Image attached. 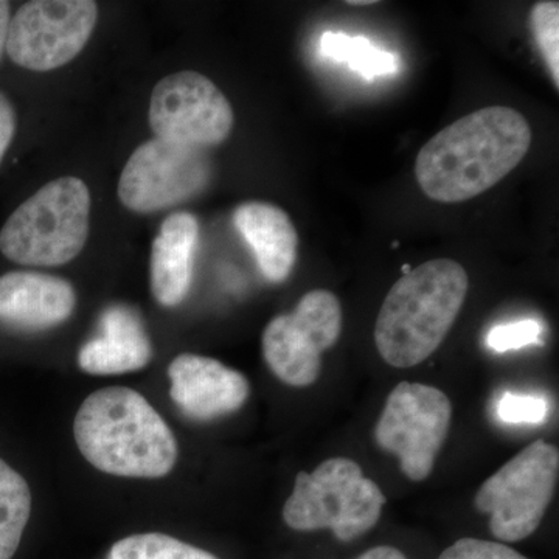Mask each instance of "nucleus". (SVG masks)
<instances>
[{"label":"nucleus","instance_id":"1","mask_svg":"<svg viewBox=\"0 0 559 559\" xmlns=\"http://www.w3.org/2000/svg\"><path fill=\"white\" fill-rule=\"evenodd\" d=\"M527 119L507 106H488L437 132L419 150L415 178L432 201L455 204L479 197L527 156Z\"/></svg>","mask_w":559,"mask_h":559},{"label":"nucleus","instance_id":"2","mask_svg":"<svg viewBox=\"0 0 559 559\" xmlns=\"http://www.w3.org/2000/svg\"><path fill=\"white\" fill-rule=\"evenodd\" d=\"M73 433L84 459L112 476L159 479L178 462V443L167 423L132 389L91 393L76 414Z\"/></svg>","mask_w":559,"mask_h":559},{"label":"nucleus","instance_id":"3","mask_svg":"<svg viewBox=\"0 0 559 559\" xmlns=\"http://www.w3.org/2000/svg\"><path fill=\"white\" fill-rule=\"evenodd\" d=\"M468 274L457 261H426L401 277L382 301L374 344L389 366L411 369L439 349L457 319Z\"/></svg>","mask_w":559,"mask_h":559},{"label":"nucleus","instance_id":"4","mask_svg":"<svg viewBox=\"0 0 559 559\" xmlns=\"http://www.w3.org/2000/svg\"><path fill=\"white\" fill-rule=\"evenodd\" d=\"M91 193L79 178L51 180L0 230V252L22 266H61L79 257L90 237Z\"/></svg>","mask_w":559,"mask_h":559},{"label":"nucleus","instance_id":"5","mask_svg":"<svg viewBox=\"0 0 559 559\" xmlns=\"http://www.w3.org/2000/svg\"><path fill=\"white\" fill-rule=\"evenodd\" d=\"M385 496L358 463L334 457L297 474L283 520L297 532L331 530L342 543L358 539L380 521Z\"/></svg>","mask_w":559,"mask_h":559},{"label":"nucleus","instance_id":"6","mask_svg":"<svg viewBox=\"0 0 559 559\" xmlns=\"http://www.w3.org/2000/svg\"><path fill=\"white\" fill-rule=\"evenodd\" d=\"M559 452L535 441L481 484L476 509L489 514V530L503 543H518L538 530L557 487Z\"/></svg>","mask_w":559,"mask_h":559},{"label":"nucleus","instance_id":"7","mask_svg":"<svg viewBox=\"0 0 559 559\" xmlns=\"http://www.w3.org/2000/svg\"><path fill=\"white\" fill-rule=\"evenodd\" d=\"M452 419V404L441 390L419 382H400L390 392L374 429L378 447L400 460L414 481L428 479L443 448Z\"/></svg>","mask_w":559,"mask_h":559},{"label":"nucleus","instance_id":"8","mask_svg":"<svg viewBox=\"0 0 559 559\" xmlns=\"http://www.w3.org/2000/svg\"><path fill=\"white\" fill-rule=\"evenodd\" d=\"M342 333L341 301L326 289L305 294L296 310L277 316L263 331V356L272 373L290 388L318 381L322 353Z\"/></svg>","mask_w":559,"mask_h":559},{"label":"nucleus","instance_id":"9","mask_svg":"<svg viewBox=\"0 0 559 559\" xmlns=\"http://www.w3.org/2000/svg\"><path fill=\"white\" fill-rule=\"evenodd\" d=\"M97 21L92 0H33L10 20L7 53L33 72L60 69L86 47Z\"/></svg>","mask_w":559,"mask_h":559},{"label":"nucleus","instance_id":"10","mask_svg":"<svg viewBox=\"0 0 559 559\" xmlns=\"http://www.w3.org/2000/svg\"><path fill=\"white\" fill-rule=\"evenodd\" d=\"M150 127L156 139L205 151L229 138L234 109L212 80L182 70L154 87Z\"/></svg>","mask_w":559,"mask_h":559},{"label":"nucleus","instance_id":"11","mask_svg":"<svg viewBox=\"0 0 559 559\" xmlns=\"http://www.w3.org/2000/svg\"><path fill=\"white\" fill-rule=\"evenodd\" d=\"M210 176L212 168L204 150L154 138L131 154L117 193L132 212H160L200 194Z\"/></svg>","mask_w":559,"mask_h":559},{"label":"nucleus","instance_id":"12","mask_svg":"<svg viewBox=\"0 0 559 559\" xmlns=\"http://www.w3.org/2000/svg\"><path fill=\"white\" fill-rule=\"evenodd\" d=\"M168 377L173 401L187 417L201 421L241 409L250 392L245 374L207 356H178Z\"/></svg>","mask_w":559,"mask_h":559},{"label":"nucleus","instance_id":"13","mask_svg":"<svg viewBox=\"0 0 559 559\" xmlns=\"http://www.w3.org/2000/svg\"><path fill=\"white\" fill-rule=\"evenodd\" d=\"M75 289L68 280L32 271L0 277V322L39 331L66 322L75 310Z\"/></svg>","mask_w":559,"mask_h":559},{"label":"nucleus","instance_id":"14","mask_svg":"<svg viewBox=\"0 0 559 559\" xmlns=\"http://www.w3.org/2000/svg\"><path fill=\"white\" fill-rule=\"evenodd\" d=\"M234 224L253 250L261 274L271 283L289 277L297 260L299 235L288 213L270 202L238 205Z\"/></svg>","mask_w":559,"mask_h":559},{"label":"nucleus","instance_id":"15","mask_svg":"<svg viewBox=\"0 0 559 559\" xmlns=\"http://www.w3.org/2000/svg\"><path fill=\"white\" fill-rule=\"evenodd\" d=\"M100 336L81 347V370L91 374H123L148 366L153 347L134 311L110 307L103 312Z\"/></svg>","mask_w":559,"mask_h":559},{"label":"nucleus","instance_id":"16","mask_svg":"<svg viewBox=\"0 0 559 559\" xmlns=\"http://www.w3.org/2000/svg\"><path fill=\"white\" fill-rule=\"evenodd\" d=\"M198 237L200 224L191 213H173L162 223L151 249V290L164 307H178L189 294Z\"/></svg>","mask_w":559,"mask_h":559},{"label":"nucleus","instance_id":"17","mask_svg":"<svg viewBox=\"0 0 559 559\" xmlns=\"http://www.w3.org/2000/svg\"><path fill=\"white\" fill-rule=\"evenodd\" d=\"M31 513L27 480L0 459V559H11L20 549Z\"/></svg>","mask_w":559,"mask_h":559},{"label":"nucleus","instance_id":"18","mask_svg":"<svg viewBox=\"0 0 559 559\" xmlns=\"http://www.w3.org/2000/svg\"><path fill=\"white\" fill-rule=\"evenodd\" d=\"M320 50L336 61L348 62L349 68L366 79L388 75L395 70V60L388 51L377 49L369 39L344 33H323Z\"/></svg>","mask_w":559,"mask_h":559},{"label":"nucleus","instance_id":"19","mask_svg":"<svg viewBox=\"0 0 559 559\" xmlns=\"http://www.w3.org/2000/svg\"><path fill=\"white\" fill-rule=\"evenodd\" d=\"M106 559H219L191 544L164 535L139 533L110 547Z\"/></svg>","mask_w":559,"mask_h":559},{"label":"nucleus","instance_id":"20","mask_svg":"<svg viewBox=\"0 0 559 559\" xmlns=\"http://www.w3.org/2000/svg\"><path fill=\"white\" fill-rule=\"evenodd\" d=\"M530 28L555 87H559V3H536L530 13Z\"/></svg>","mask_w":559,"mask_h":559},{"label":"nucleus","instance_id":"21","mask_svg":"<svg viewBox=\"0 0 559 559\" xmlns=\"http://www.w3.org/2000/svg\"><path fill=\"white\" fill-rule=\"evenodd\" d=\"M539 341L540 325L536 320L507 323V325L496 326L488 334L489 348L495 349L496 353L536 345Z\"/></svg>","mask_w":559,"mask_h":559},{"label":"nucleus","instance_id":"22","mask_svg":"<svg viewBox=\"0 0 559 559\" xmlns=\"http://www.w3.org/2000/svg\"><path fill=\"white\" fill-rule=\"evenodd\" d=\"M498 414L506 423L539 425L547 417L546 401L539 396L506 393L499 401Z\"/></svg>","mask_w":559,"mask_h":559},{"label":"nucleus","instance_id":"23","mask_svg":"<svg viewBox=\"0 0 559 559\" xmlns=\"http://www.w3.org/2000/svg\"><path fill=\"white\" fill-rule=\"evenodd\" d=\"M439 559H528L500 543L474 538L459 539Z\"/></svg>","mask_w":559,"mask_h":559},{"label":"nucleus","instance_id":"24","mask_svg":"<svg viewBox=\"0 0 559 559\" xmlns=\"http://www.w3.org/2000/svg\"><path fill=\"white\" fill-rule=\"evenodd\" d=\"M16 132V112L9 98L0 92V164L13 142Z\"/></svg>","mask_w":559,"mask_h":559},{"label":"nucleus","instance_id":"25","mask_svg":"<svg viewBox=\"0 0 559 559\" xmlns=\"http://www.w3.org/2000/svg\"><path fill=\"white\" fill-rule=\"evenodd\" d=\"M356 559H407L406 555L395 547L380 546L373 547V549L367 550L366 554L360 555Z\"/></svg>","mask_w":559,"mask_h":559},{"label":"nucleus","instance_id":"26","mask_svg":"<svg viewBox=\"0 0 559 559\" xmlns=\"http://www.w3.org/2000/svg\"><path fill=\"white\" fill-rule=\"evenodd\" d=\"M10 20V2L0 0V60H2L3 50H5L7 46Z\"/></svg>","mask_w":559,"mask_h":559},{"label":"nucleus","instance_id":"27","mask_svg":"<svg viewBox=\"0 0 559 559\" xmlns=\"http://www.w3.org/2000/svg\"><path fill=\"white\" fill-rule=\"evenodd\" d=\"M348 5L353 7H369L374 5L377 3V0H352V2H347Z\"/></svg>","mask_w":559,"mask_h":559}]
</instances>
